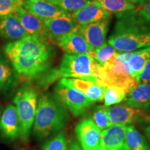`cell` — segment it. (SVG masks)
Returning <instances> with one entry per match:
<instances>
[{"label": "cell", "mask_w": 150, "mask_h": 150, "mask_svg": "<svg viewBox=\"0 0 150 150\" xmlns=\"http://www.w3.org/2000/svg\"><path fill=\"white\" fill-rule=\"evenodd\" d=\"M4 51L17 74L24 79H36L48 72L51 50L46 39L28 35L20 40L8 42Z\"/></svg>", "instance_id": "cell-1"}, {"label": "cell", "mask_w": 150, "mask_h": 150, "mask_svg": "<svg viewBox=\"0 0 150 150\" xmlns=\"http://www.w3.org/2000/svg\"><path fill=\"white\" fill-rule=\"evenodd\" d=\"M113 33L108 42L122 52H134L150 46V17L137 7L133 11L117 14Z\"/></svg>", "instance_id": "cell-2"}, {"label": "cell", "mask_w": 150, "mask_h": 150, "mask_svg": "<svg viewBox=\"0 0 150 150\" xmlns=\"http://www.w3.org/2000/svg\"><path fill=\"white\" fill-rule=\"evenodd\" d=\"M61 77L81 79L102 86V66L89 54H65L59 68L52 70L42 76L41 84L48 86Z\"/></svg>", "instance_id": "cell-3"}, {"label": "cell", "mask_w": 150, "mask_h": 150, "mask_svg": "<svg viewBox=\"0 0 150 150\" xmlns=\"http://www.w3.org/2000/svg\"><path fill=\"white\" fill-rule=\"evenodd\" d=\"M63 104L51 94L42 95L38 101L33 131L38 138L42 139L64 128L69 119Z\"/></svg>", "instance_id": "cell-4"}, {"label": "cell", "mask_w": 150, "mask_h": 150, "mask_svg": "<svg viewBox=\"0 0 150 150\" xmlns=\"http://www.w3.org/2000/svg\"><path fill=\"white\" fill-rule=\"evenodd\" d=\"M38 101L36 90L27 84L22 86L17 91L13 98L20 122V138L23 142L29 140L36 112Z\"/></svg>", "instance_id": "cell-5"}, {"label": "cell", "mask_w": 150, "mask_h": 150, "mask_svg": "<svg viewBox=\"0 0 150 150\" xmlns=\"http://www.w3.org/2000/svg\"><path fill=\"white\" fill-rule=\"evenodd\" d=\"M56 98L74 116L83 115L93 104L81 92L59 82L54 89Z\"/></svg>", "instance_id": "cell-6"}, {"label": "cell", "mask_w": 150, "mask_h": 150, "mask_svg": "<svg viewBox=\"0 0 150 150\" xmlns=\"http://www.w3.org/2000/svg\"><path fill=\"white\" fill-rule=\"evenodd\" d=\"M83 150H103L102 133L90 118L81 120L75 128Z\"/></svg>", "instance_id": "cell-7"}, {"label": "cell", "mask_w": 150, "mask_h": 150, "mask_svg": "<svg viewBox=\"0 0 150 150\" xmlns=\"http://www.w3.org/2000/svg\"><path fill=\"white\" fill-rule=\"evenodd\" d=\"M49 40L57 42L62 37L79 29L80 25L68 13L43 21Z\"/></svg>", "instance_id": "cell-8"}, {"label": "cell", "mask_w": 150, "mask_h": 150, "mask_svg": "<svg viewBox=\"0 0 150 150\" xmlns=\"http://www.w3.org/2000/svg\"><path fill=\"white\" fill-rule=\"evenodd\" d=\"M110 18L80 26L79 30L91 50H97L106 44Z\"/></svg>", "instance_id": "cell-9"}, {"label": "cell", "mask_w": 150, "mask_h": 150, "mask_svg": "<svg viewBox=\"0 0 150 150\" xmlns=\"http://www.w3.org/2000/svg\"><path fill=\"white\" fill-rule=\"evenodd\" d=\"M22 6L42 21L68 14L59 6L45 0H22Z\"/></svg>", "instance_id": "cell-10"}, {"label": "cell", "mask_w": 150, "mask_h": 150, "mask_svg": "<svg viewBox=\"0 0 150 150\" xmlns=\"http://www.w3.org/2000/svg\"><path fill=\"white\" fill-rule=\"evenodd\" d=\"M106 110L110 123L112 125H127L142 120L147 112L126 105L106 106Z\"/></svg>", "instance_id": "cell-11"}, {"label": "cell", "mask_w": 150, "mask_h": 150, "mask_svg": "<svg viewBox=\"0 0 150 150\" xmlns=\"http://www.w3.org/2000/svg\"><path fill=\"white\" fill-rule=\"evenodd\" d=\"M59 81L81 91L93 103L104 101L106 89L104 86L90 81L76 78H62Z\"/></svg>", "instance_id": "cell-12"}, {"label": "cell", "mask_w": 150, "mask_h": 150, "mask_svg": "<svg viewBox=\"0 0 150 150\" xmlns=\"http://www.w3.org/2000/svg\"><path fill=\"white\" fill-rule=\"evenodd\" d=\"M127 125H112L101 131L103 150H128L125 141Z\"/></svg>", "instance_id": "cell-13"}, {"label": "cell", "mask_w": 150, "mask_h": 150, "mask_svg": "<svg viewBox=\"0 0 150 150\" xmlns=\"http://www.w3.org/2000/svg\"><path fill=\"white\" fill-rule=\"evenodd\" d=\"M58 46L69 54H89L92 56L93 50L84 38L79 29L62 37L56 42Z\"/></svg>", "instance_id": "cell-14"}, {"label": "cell", "mask_w": 150, "mask_h": 150, "mask_svg": "<svg viewBox=\"0 0 150 150\" xmlns=\"http://www.w3.org/2000/svg\"><path fill=\"white\" fill-rule=\"evenodd\" d=\"M71 15L80 26L110 18L111 16V13L105 11L98 2L93 0Z\"/></svg>", "instance_id": "cell-15"}, {"label": "cell", "mask_w": 150, "mask_h": 150, "mask_svg": "<svg viewBox=\"0 0 150 150\" xmlns=\"http://www.w3.org/2000/svg\"><path fill=\"white\" fill-rule=\"evenodd\" d=\"M120 55L131 76L138 81L140 72L150 60V46L137 51L122 52Z\"/></svg>", "instance_id": "cell-16"}, {"label": "cell", "mask_w": 150, "mask_h": 150, "mask_svg": "<svg viewBox=\"0 0 150 150\" xmlns=\"http://www.w3.org/2000/svg\"><path fill=\"white\" fill-rule=\"evenodd\" d=\"M0 131L4 136L14 140L20 137V122L16 107L8 104L0 117Z\"/></svg>", "instance_id": "cell-17"}, {"label": "cell", "mask_w": 150, "mask_h": 150, "mask_svg": "<svg viewBox=\"0 0 150 150\" xmlns=\"http://www.w3.org/2000/svg\"><path fill=\"white\" fill-rule=\"evenodd\" d=\"M28 35L15 13L0 18V36L16 41Z\"/></svg>", "instance_id": "cell-18"}, {"label": "cell", "mask_w": 150, "mask_h": 150, "mask_svg": "<svg viewBox=\"0 0 150 150\" xmlns=\"http://www.w3.org/2000/svg\"><path fill=\"white\" fill-rule=\"evenodd\" d=\"M15 13L18 16L20 23L28 34L49 40L43 21L29 13L23 6L19 8Z\"/></svg>", "instance_id": "cell-19"}, {"label": "cell", "mask_w": 150, "mask_h": 150, "mask_svg": "<svg viewBox=\"0 0 150 150\" xmlns=\"http://www.w3.org/2000/svg\"><path fill=\"white\" fill-rule=\"evenodd\" d=\"M126 102L128 106L150 112V84L139 83L128 93Z\"/></svg>", "instance_id": "cell-20"}, {"label": "cell", "mask_w": 150, "mask_h": 150, "mask_svg": "<svg viewBox=\"0 0 150 150\" xmlns=\"http://www.w3.org/2000/svg\"><path fill=\"white\" fill-rule=\"evenodd\" d=\"M125 141L128 150H150L147 140L133 125L127 126Z\"/></svg>", "instance_id": "cell-21"}, {"label": "cell", "mask_w": 150, "mask_h": 150, "mask_svg": "<svg viewBox=\"0 0 150 150\" xmlns=\"http://www.w3.org/2000/svg\"><path fill=\"white\" fill-rule=\"evenodd\" d=\"M110 13L119 14L137 8L138 5L127 0H93Z\"/></svg>", "instance_id": "cell-22"}, {"label": "cell", "mask_w": 150, "mask_h": 150, "mask_svg": "<svg viewBox=\"0 0 150 150\" xmlns=\"http://www.w3.org/2000/svg\"><path fill=\"white\" fill-rule=\"evenodd\" d=\"M128 93L122 88L117 86L106 87L104 93V106H110L118 104L126 99Z\"/></svg>", "instance_id": "cell-23"}, {"label": "cell", "mask_w": 150, "mask_h": 150, "mask_svg": "<svg viewBox=\"0 0 150 150\" xmlns=\"http://www.w3.org/2000/svg\"><path fill=\"white\" fill-rule=\"evenodd\" d=\"M120 52H117L110 46L109 44H105L97 50H94L92 53V57L99 63L101 66L110 61Z\"/></svg>", "instance_id": "cell-24"}, {"label": "cell", "mask_w": 150, "mask_h": 150, "mask_svg": "<svg viewBox=\"0 0 150 150\" xmlns=\"http://www.w3.org/2000/svg\"><path fill=\"white\" fill-rule=\"evenodd\" d=\"M14 83V74L10 65L0 56V91L8 89Z\"/></svg>", "instance_id": "cell-25"}, {"label": "cell", "mask_w": 150, "mask_h": 150, "mask_svg": "<svg viewBox=\"0 0 150 150\" xmlns=\"http://www.w3.org/2000/svg\"><path fill=\"white\" fill-rule=\"evenodd\" d=\"M92 121L100 131L108 128L112 125L108 118L106 106H99L94 110Z\"/></svg>", "instance_id": "cell-26"}, {"label": "cell", "mask_w": 150, "mask_h": 150, "mask_svg": "<svg viewBox=\"0 0 150 150\" xmlns=\"http://www.w3.org/2000/svg\"><path fill=\"white\" fill-rule=\"evenodd\" d=\"M92 0H54L52 3L59 7L68 13L72 14L83 8Z\"/></svg>", "instance_id": "cell-27"}, {"label": "cell", "mask_w": 150, "mask_h": 150, "mask_svg": "<svg viewBox=\"0 0 150 150\" xmlns=\"http://www.w3.org/2000/svg\"><path fill=\"white\" fill-rule=\"evenodd\" d=\"M42 150H67V141L64 133L60 132L47 140L43 146Z\"/></svg>", "instance_id": "cell-28"}, {"label": "cell", "mask_w": 150, "mask_h": 150, "mask_svg": "<svg viewBox=\"0 0 150 150\" xmlns=\"http://www.w3.org/2000/svg\"><path fill=\"white\" fill-rule=\"evenodd\" d=\"M21 6L22 0H0V18L15 13Z\"/></svg>", "instance_id": "cell-29"}, {"label": "cell", "mask_w": 150, "mask_h": 150, "mask_svg": "<svg viewBox=\"0 0 150 150\" xmlns=\"http://www.w3.org/2000/svg\"><path fill=\"white\" fill-rule=\"evenodd\" d=\"M139 83H150V60L142 69L139 75Z\"/></svg>", "instance_id": "cell-30"}, {"label": "cell", "mask_w": 150, "mask_h": 150, "mask_svg": "<svg viewBox=\"0 0 150 150\" xmlns=\"http://www.w3.org/2000/svg\"><path fill=\"white\" fill-rule=\"evenodd\" d=\"M138 8L150 17V1H146L145 3L138 5Z\"/></svg>", "instance_id": "cell-31"}, {"label": "cell", "mask_w": 150, "mask_h": 150, "mask_svg": "<svg viewBox=\"0 0 150 150\" xmlns=\"http://www.w3.org/2000/svg\"><path fill=\"white\" fill-rule=\"evenodd\" d=\"M69 150H83L81 147H80L79 145L76 142H72L70 143V148Z\"/></svg>", "instance_id": "cell-32"}, {"label": "cell", "mask_w": 150, "mask_h": 150, "mask_svg": "<svg viewBox=\"0 0 150 150\" xmlns=\"http://www.w3.org/2000/svg\"><path fill=\"white\" fill-rule=\"evenodd\" d=\"M127 1H130V2L133 3V4H135L140 5V4H142L145 3L147 0H127Z\"/></svg>", "instance_id": "cell-33"}, {"label": "cell", "mask_w": 150, "mask_h": 150, "mask_svg": "<svg viewBox=\"0 0 150 150\" xmlns=\"http://www.w3.org/2000/svg\"><path fill=\"white\" fill-rule=\"evenodd\" d=\"M142 122H145V123H148L150 125V115L149 114L146 113L145 115H144L143 118H142Z\"/></svg>", "instance_id": "cell-34"}, {"label": "cell", "mask_w": 150, "mask_h": 150, "mask_svg": "<svg viewBox=\"0 0 150 150\" xmlns=\"http://www.w3.org/2000/svg\"><path fill=\"white\" fill-rule=\"evenodd\" d=\"M145 134L150 141V126H148L145 129Z\"/></svg>", "instance_id": "cell-35"}, {"label": "cell", "mask_w": 150, "mask_h": 150, "mask_svg": "<svg viewBox=\"0 0 150 150\" xmlns=\"http://www.w3.org/2000/svg\"><path fill=\"white\" fill-rule=\"evenodd\" d=\"M45 1H50V2H52V1H54V0H45Z\"/></svg>", "instance_id": "cell-36"}, {"label": "cell", "mask_w": 150, "mask_h": 150, "mask_svg": "<svg viewBox=\"0 0 150 150\" xmlns=\"http://www.w3.org/2000/svg\"><path fill=\"white\" fill-rule=\"evenodd\" d=\"M147 1H150V0H147Z\"/></svg>", "instance_id": "cell-37"}]
</instances>
